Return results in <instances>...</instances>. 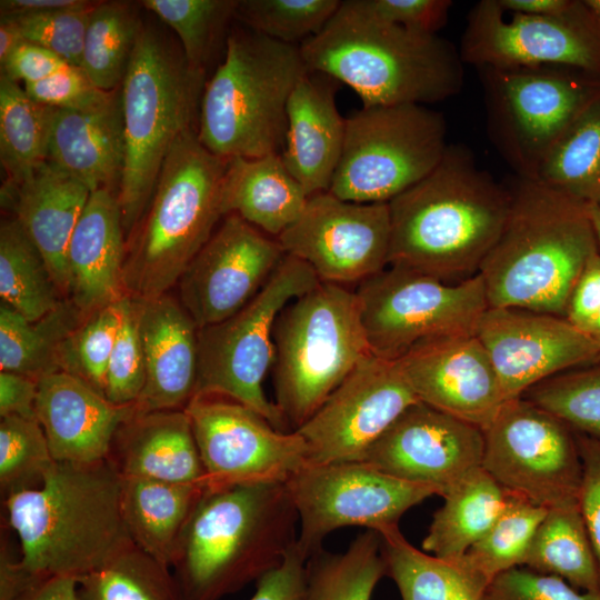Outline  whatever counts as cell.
Instances as JSON below:
<instances>
[{
  "label": "cell",
  "mask_w": 600,
  "mask_h": 600,
  "mask_svg": "<svg viewBox=\"0 0 600 600\" xmlns=\"http://www.w3.org/2000/svg\"><path fill=\"white\" fill-rule=\"evenodd\" d=\"M388 206V266L458 283L480 272L507 220L510 190L468 147L448 144L434 169Z\"/></svg>",
  "instance_id": "obj_1"
},
{
  "label": "cell",
  "mask_w": 600,
  "mask_h": 600,
  "mask_svg": "<svg viewBox=\"0 0 600 600\" xmlns=\"http://www.w3.org/2000/svg\"><path fill=\"white\" fill-rule=\"evenodd\" d=\"M121 476L108 459L54 461L42 482L3 500L18 564L33 582L80 579L132 544L120 507Z\"/></svg>",
  "instance_id": "obj_2"
},
{
  "label": "cell",
  "mask_w": 600,
  "mask_h": 600,
  "mask_svg": "<svg viewBox=\"0 0 600 600\" xmlns=\"http://www.w3.org/2000/svg\"><path fill=\"white\" fill-rule=\"evenodd\" d=\"M509 190L507 220L479 272L488 307L564 317L588 260L599 251L589 206L518 176Z\"/></svg>",
  "instance_id": "obj_3"
},
{
  "label": "cell",
  "mask_w": 600,
  "mask_h": 600,
  "mask_svg": "<svg viewBox=\"0 0 600 600\" xmlns=\"http://www.w3.org/2000/svg\"><path fill=\"white\" fill-rule=\"evenodd\" d=\"M300 50L309 71L347 84L363 107L427 106L458 94L464 83V63L453 43L380 20L359 0L341 1Z\"/></svg>",
  "instance_id": "obj_4"
},
{
  "label": "cell",
  "mask_w": 600,
  "mask_h": 600,
  "mask_svg": "<svg viewBox=\"0 0 600 600\" xmlns=\"http://www.w3.org/2000/svg\"><path fill=\"white\" fill-rule=\"evenodd\" d=\"M297 523L284 482L208 486L171 566L182 600H221L257 582L296 543Z\"/></svg>",
  "instance_id": "obj_5"
},
{
  "label": "cell",
  "mask_w": 600,
  "mask_h": 600,
  "mask_svg": "<svg viewBox=\"0 0 600 600\" xmlns=\"http://www.w3.org/2000/svg\"><path fill=\"white\" fill-rule=\"evenodd\" d=\"M228 162L202 146L197 129L176 141L142 218L127 238V297L148 301L177 286L223 218L221 193Z\"/></svg>",
  "instance_id": "obj_6"
},
{
  "label": "cell",
  "mask_w": 600,
  "mask_h": 600,
  "mask_svg": "<svg viewBox=\"0 0 600 600\" xmlns=\"http://www.w3.org/2000/svg\"><path fill=\"white\" fill-rule=\"evenodd\" d=\"M206 73L156 27L142 24L121 84L126 157L117 198L127 238L151 200L172 146L198 130Z\"/></svg>",
  "instance_id": "obj_7"
},
{
  "label": "cell",
  "mask_w": 600,
  "mask_h": 600,
  "mask_svg": "<svg viewBox=\"0 0 600 600\" xmlns=\"http://www.w3.org/2000/svg\"><path fill=\"white\" fill-rule=\"evenodd\" d=\"M224 49L223 60L204 86L199 141L227 159L281 153L288 100L309 71L300 46L243 27L229 32Z\"/></svg>",
  "instance_id": "obj_8"
},
{
  "label": "cell",
  "mask_w": 600,
  "mask_h": 600,
  "mask_svg": "<svg viewBox=\"0 0 600 600\" xmlns=\"http://www.w3.org/2000/svg\"><path fill=\"white\" fill-rule=\"evenodd\" d=\"M273 341L274 403L293 431L371 354L356 290L324 281L283 308Z\"/></svg>",
  "instance_id": "obj_9"
},
{
  "label": "cell",
  "mask_w": 600,
  "mask_h": 600,
  "mask_svg": "<svg viewBox=\"0 0 600 600\" xmlns=\"http://www.w3.org/2000/svg\"><path fill=\"white\" fill-rule=\"evenodd\" d=\"M319 282L308 263L286 254L242 309L200 328L194 397L230 398L260 413L276 429L286 431L283 416L263 391V380L274 361V323L289 302Z\"/></svg>",
  "instance_id": "obj_10"
},
{
  "label": "cell",
  "mask_w": 600,
  "mask_h": 600,
  "mask_svg": "<svg viewBox=\"0 0 600 600\" xmlns=\"http://www.w3.org/2000/svg\"><path fill=\"white\" fill-rule=\"evenodd\" d=\"M478 72L490 140L518 177L532 180L556 142L600 94V74L566 66Z\"/></svg>",
  "instance_id": "obj_11"
},
{
  "label": "cell",
  "mask_w": 600,
  "mask_h": 600,
  "mask_svg": "<svg viewBox=\"0 0 600 600\" xmlns=\"http://www.w3.org/2000/svg\"><path fill=\"white\" fill-rule=\"evenodd\" d=\"M444 116L422 104L362 107L346 118L329 192L359 203H388L424 178L447 147Z\"/></svg>",
  "instance_id": "obj_12"
},
{
  "label": "cell",
  "mask_w": 600,
  "mask_h": 600,
  "mask_svg": "<svg viewBox=\"0 0 600 600\" xmlns=\"http://www.w3.org/2000/svg\"><path fill=\"white\" fill-rule=\"evenodd\" d=\"M372 354L398 360L417 346L473 334L488 301L480 273L458 283L389 266L356 290Z\"/></svg>",
  "instance_id": "obj_13"
},
{
  "label": "cell",
  "mask_w": 600,
  "mask_h": 600,
  "mask_svg": "<svg viewBox=\"0 0 600 600\" xmlns=\"http://www.w3.org/2000/svg\"><path fill=\"white\" fill-rule=\"evenodd\" d=\"M483 437L482 468L508 493L546 509L578 504L581 458L560 419L520 397L502 406Z\"/></svg>",
  "instance_id": "obj_14"
},
{
  "label": "cell",
  "mask_w": 600,
  "mask_h": 600,
  "mask_svg": "<svg viewBox=\"0 0 600 600\" xmlns=\"http://www.w3.org/2000/svg\"><path fill=\"white\" fill-rule=\"evenodd\" d=\"M284 483L300 524L297 547L307 559L333 530L359 526L376 531L398 524L406 511L438 494L366 461L307 463Z\"/></svg>",
  "instance_id": "obj_15"
},
{
  "label": "cell",
  "mask_w": 600,
  "mask_h": 600,
  "mask_svg": "<svg viewBox=\"0 0 600 600\" xmlns=\"http://www.w3.org/2000/svg\"><path fill=\"white\" fill-rule=\"evenodd\" d=\"M459 52L477 69L554 64L600 74V24L583 1L558 14L529 16L480 0L467 16Z\"/></svg>",
  "instance_id": "obj_16"
},
{
  "label": "cell",
  "mask_w": 600,
  "mask_h": 600,
  "mask_svg": "<svg viewBox=\"0 0 600 600\" xmlns=\"http://www.w3.org/2000/svg\"><path fill=\"white\" fill-rule=\"evenodd\" d=\"M184 411L211 488L286 482L308 463L307 443L296 430L280 431L230 398L193 397Z\"/></svg>",
  "instance_id": "obj_17"
},
{
  "label": "cell",
  "mask_w": 600,
  "mask_h": 600,
  "mask_svg": "<svg viewBox=\"0 0 600 600\" xmlns=\"http://www.w3.org/2000/svg\"><path fill=\"white\" fill-rule=\"evenodd\" d=\"M419 402L398 360L369 354L296 431L309 464L362 461L400 414Z\"/></svg>",
  "instance_id": "obj_18"
},
{
  "label": "cell",
  "mask_w": 600,
  "mask_h": 600,
  "mask_svg": "<svg viewBox=\"0 0 600 600\" xmlns=\"http://www.w3.org/2000/svg\"><path fill=\"white\" fill-rule=\"evenodd\" d=\"M390 237L388 203L352 202L326 191L310 196L277 240L320 281L343 286L360 283L389 264Z\"/></svg>",
  "instance_id": "obj_19"
},
{
  "label": "cell",
  "mask_w": 600,
  "mask_h": 600,
  "mask_svg": "<svg viewBox=\"0 0 600 600\" xmlns=\"http://www.w3.org/2000/svg\"><path fill=\"white\" fill-rule=\"evenodd\" d=\"M284 256L277 238L224 216L180 277L178 299L199 329L218 323L262 289Z\"/></svg>",
  "instance_id": "obj_20"
},
{
  "label": "cell",
  "mask_w": 600,
  "mask_h": 600,
  "mask_svg": "<svg viewBox=\"0 0 600 600\" xmlns=\"http://www.w3.org/2000/svg\"><path fill=\"white\" fill-rule=\"evenodd\" d=\"M507 400L561 372L600 361V347L564 317L488 308L476 331Z\"/></svg>",
  "instance_id": "obj_21"
},
{
  "label": "cell",
  "mask_w": 600,
  "mask_h": 600,
  "mask_svg": "<svg viewBox=\"0 0 600 600\" xmlns=\"http://www.w3.org/2000/svg\"><path fill=\"white\" fill-rule=\"evenodd\" d=\"M483 431L416 402L371 446L362 461L442 496L471 470L482 467Z\"/></svg>",
  "instance_id": "obj_22"
},
{
  "label": "cell",
  "mask_w": 600,
  "mask_h": 600,
  "mask_svg": "<svg viewBox=\"0 0 600 600\" xmlns=\"http://www.w3.org/2000/svg\"><path fill=\"white\" fill-rule=\"evenodd\" d=\"M398 361L420 402L482 431L508 401L476 333L421 343Z\"/></svg>",
  "instance_id": "obj_23"
},
{
  "label": "cell",
  "mask_w": 600,
  "mask_h": 600,
  "mask_svg": "<svg viewBox=\"0 0 600 600\" xmlns=\"http://www.w3.org/2000/svg\"><path fill=\"white\" fill-rule=\"evenodd\" d=\"M136 413L134 404H114L63 371L38 381L36 414L54 461L86 464L107 459L118 429Z\"/></svg>",
  "instance_id": "obj_24"
},
{
  "label": "cell",
  "mask_w": 600,
  "mask_h": 600,
  "mask_svg": "<svg viewBox=\"0 0 600 600\" xmlns=\"http://www.w3.org/2000/svg\"><path fill=\"white\" fill-rule=\"evenodd\" d=\"M136 302L146 364L136 411L184 410L197 384L199 328L169 293Z\"/></svg>",
  "instance_id": "obj_25"
},
{
  "label": "cell",
  "mask_w": 600,
  "mask_h": 600,
  "mask_svg": "<svg viewBox=\"0 0 600 600\" xmlns=\"http://www.w3.org/2000/svg\"><path fill=\"white\" fill-rule=\"evenodd\" d=\"M339 83L327 74L308 71L288 100L281 157L309 197L329 191L340 161L346 119L336 102Z\"/></svg>",
  "instance_id": "obj_26"
},
{
  "label": "cell",
  "mask_w": 600,
  "mask_h": 600,
  "mask_svg": "<svg viewBox=\"0 0 600 600\" xmlns=\"http://www.w3.org/2000/svg\"><path fill=\"white\" fill-rule=\"evenodd\" d=\"M127 237L117 193H90L72 233L68 252V298L84 316L120 301Z\"/></svg>",
  "instance_id": "obj_27"
},
{
  "label": "cell",
  "mask_w": 600,
  "mask_h": 600,
  "mask_svg": "<svg viewBox=\"0 0 600 600\" xmlns=\"http://www.w3.org/2000/svg\"><path fill=\"white\" fill-rule=\"evenodd\" d=\"M90 190L49 162L19 183L4 182L2 206L41 253L62 299L68 298V247Z\"/></svg>",
  "instance_id": "obj_28"
},
{
  "label": "cell",
  "mask_w": 600,
  "mask_h": 600,
  "mask_svg": "<svg viewBox=\"0 0 600 600\" xmlns=\"http://www.w3.org/2000/svg\"><path fill=\"white\" fill-rule=\"evenodd\" d=\"M126 157L121 87L84 109H56L47 162L90 192L118 193Z\"/></svg>",
  "instance_id": "obj_29"
},
{
  "label": "cell",
  "mask_w": 600,
  "mask_h": 600,
  "mask_svg": "<svg viewBox=\"0 0 600 600\" xmlns=\"http://www.w3.org/2000/svg\"><path fill=\"white\" fill-rule=\"evenodd\" d=\"M107 459L122 478L207 482L184 410L136 413L118 429Z\"/></svg>",
  "instance_id": "obj_30"
},
{
  "label": "cell",
  "mask_w": 600,
  "mask_h": 600,
  "mask_svg": "<svg viewBox=\"0 0 600 600\" xmlns=\"http://www.w3.org/2000/svg\"><path fill=\"white\" fill-rule=\"evenodd\" d=\"M308 199L281 153L229 159L222 181L223 217L237 214L278 238L301 216Z\"/></svg>",
  "instance_id": "obj_31"
},
{
  "label": "cell",
  "mask_w": 600,
  "mask_h": 600,
  "mask_svg": "<svg viewBox=\"0 0 600 600\" xmlns=\"http://www.w3.org/2000/svg\"><path fill=\"white\" fill-rule=\"evenodd\" d=\"M207 489V482L121 477L120 507L132 542L170 568L188 520Z\"/></svg>",
  "instance_id": "obj_32"
},
{
  "label": "cell",
  "mask_w": 600,
  "mask_h": 600,
  "mask_svg": "<svg viewBox=\"0 0 600 600\" xmlns=\"http://www.w3.org/2000/svg\"><path fill=\"white\" fill-rule=\"evenodd\" d=\"M386 574L402 600H486L489 580L463 557L442 559L414 548L398 524L376 530Z\"/></svg>",
  "instance_id": "obj_33"
},
{
  "label": "cell",
  "mask_w": 600,
  "mask_h": 600,
  "mask_svg": "<svg viewBox=\"0 0 600 600\" xmlns=\"http://www.w3.org/2000/svg\"><path fill=\"white\" fill-rule=\"evenodd\" d=\"M433 513L422 550L442 559H459L492 527L508 492L478 467L451 486Z\"/></svg>",
  "instance_id": "obj_34"
},
{
  "label": "cell",
  "mask_w": 600,
  "mask_h": 600,
  "mask_svg": "<svg viewBox=\"0 0 600 600\" xmlns=\"http://www.w3.org/2000/svg\"><path fill=\"white\" fill-rule=\"evenodd\" d=\"M86 317L63 299L51 312L30 321L8 306H0V369L39 381L59 371L61 343Z\"/></svg>",
  "instance_id": "obj_35"
},
{
  "label": "cell",
  "mask_w": 600,
  "mask_h": 600,
  "mask_svg": "<svg viewBox=\"0 0 600 600\" xmlns=\"http://www.w3.org/2000/svg\"><path fill=\"white\" fill-rule=\"evenodd\" d=\"M522 567L556 576L581 591L600 592L598 566L579 504L548 509Z\"/></svg>",
  "instance_id": "obj_36"
},
{
  "label": "cell",
  "mask_w": 600,
  "mask_h": 600,
  "mask_svg": "<svg viewBox=\"0 0 600 600\" xmlns=\"http://www.w3.org/2000/svg\"><path fill=\"white\" fill-rule=\"evenodd\" d=\"M56 108L31 99L21 83L0 76V161L8 183L47 162Z\"/></svg>",
  "instance_id": "obj_37"
},
{
  "label": "cell",
  "mask_w": 600,
  "mask_h": 600,
  "mask_svg": "<svg viewBox=\"0 0 600 600\" xmlns=\"http://www.w3.org/2000/svg\"><path fill=\"white\" fill-rule=\"evenodd\" d=\"M534 180L600 207V94L556 142Z\"/></svg>",
  "instance_id": "obj_38"
},
{
  "label": "cell",
  "mask_w": 600,
  "mask_h": 600,
  "mask_svg": "<svg viewBox=\"0 0 600 600\" xmlns=\"http://www.w3.org/2000/svg\"><path fill=\"white\" fill-rule=\"evenodd\" d=\"M0 298L30 321L63 300L41 253L14 217L2 218L0 223Z\"/></svg>",
  "instance_id": "obj_39"
},
{
  "label": "cell",
  "mask_w": 600,
  "mask_h": 600,
  "mask_svg": "<svg viewBox=\"0 0 600 600\" xmlns=\"http://www.w3.org/2000/svg\"><path fill=\"white\" fill-rule=\"evenodd\" d=\"M386 576L380 537L367 529L342 553L320 549L306 563L308 600H371Z\"/></svg>",
  "instance_id": "obj_40"
},
{
  "label": "cell",
  "mask_w": 600,
  "mask_h": 600,
  "mask_svg": "<svg viewBox=\"0 0 600 600\" xmlns=\"http://www.w3.org/2000/svg\"><path fill=\"white\" fill-rule=\"evenodd\" d=\"M137 8L127 1H99L87 27L80 68L102 91L121 87L141 27Z\"/></svg>",
  "instance_id": "obj_41"
},
{
  "label": "cell",
  "mask_w": 600,
  "mask_h": 600,
  "mask_svg": "<svg viewBox=\"0 0 600 600\" xmlns=\"http://www.w3.org/2000/svg\"><path fill=\"white\" fill-rule=\"evenodd\" d=\"M80 600H182L169 567L134 543L78 579Z\"/></svg>",
  "instance_id": "obj_42"
},
{
  "label": "cell",
  "mask_w": 600,
  "mask_h": 600,
  "mask_svg": "<svg viewBox=\"0 0 600 600\" xmlns=\"http://www.w3.org/2000/svg\"><path fill=\"white\" fill-rule=\"evenodd\" d=\"M141 3L177 33L188 62L206 71L224 40L229 22L234 19L238 0H143Z\"/></svg>",
  "instance_id": "obj_43"
},
{
  "label": "cell",
  "mask_w": 600,
  "mask_h": 600,
  "mask_svg": "<svg viewBox=\"0 0 600 600\" xmlns=\"http://www.w3.org/2000/svg\"><path fill=\"white\" fill-rule=\"evenodd\" d=\"M548 509L512 493L490 530L464 558L489 582L499 574L521 567L531 540Z\"/></svg>",
  "instance_id": "obj_44"
},
{
  "label": "cell",
  "mask_w": 600,
  "mask_h": 600,
  "mask_svg": "<svg viewBox=\"0 0 600 600\" xmlns=\"http://www.w3.org/2000/svg\"><path fill=\"white\" fill-rule=\"evenodd\" d=\"M522 397L574 432L600 439V361L550 377Z\"/></svg>",
  "instance_id": "obj_45"
},
{
  "label": "cell",
  "mask_w": 600,
  "mask_h": 600,
  "mask_svg": "<svg viewBox=\"0 0 600 600\" xmlns=\"http://www.w3.org/2000/svg\"><path fill=\"white\" fill-rule=\"evenodd\" d=\"M127 298L87 316L67 337L58 352L59 371L78 377L104 394L107 368Z\"/></svg>",
  "instance_id": "obj_46"
},
{
  "label": "cell",
  "mask_w": 600,
  "mask_h": 600,
  "mask_svg": "<svg viewBox=\"0 0 600 600\" xmlns=\"http://www.w3.org/2000/svg\"><path fill=\"white\" fill-rule=\"evenodd\" d=\"M340 3L338 0H238L234 19L261 36L300 46L323 29Z\"/></svg>",
  "instance_id": "obj_47"
},
{
  "label": "cell",
  "mask_w": 600,
  "mask_h": 600,
  "mask_svg": "<svg viewBox=\"0 0 600 600\" xmlns=\"http://www.w3.org/2000/svg\"><path fill=\"white\" fill-rule=\"evenodd\" d=\"M44 431L38 419L18 416L0 421V489L2 498L38 487L52 467Z\"/></svg>",
  "instance_id": "obj_48"
},
{
  "label": "cell",
  "mask_w": 600,
  "mask_h": 600,
  "mask_svg": "<svg viewBox=\"0 0 600 600\" xmlns=\"http://www.w3.org/2000/svg\"><path fill=\"white\" fill-rule=\"evenodd\" d=\"M98 2L84 0L72 8L11 18L18 23L24 41L43 47L69 64L80 67L87 27Z\"/></svg>",
  "instance_id": "obj_49"
},
{
  "label": "cell",
  "mask_w": 600,
  "mask_h": 600,
  "mask_svg": "<svg viewBox=\"0 0 600 600\" xmlns=\"http://www.w3.org/2000/svg\"><path fill=\"white\" fill-rule=\"evenodd\" d=\"M146 381V364L136 300L127 298L122 321L109 359L104 396L118 406L134 404Z\"/></svg>",
  "instance_id": "obj_50"
},
{
  "label": "cell",
  "mask_w": 600,
  "mask_h": 600,
  "mask_svg": "<svg viewBox=\"0 0 600 600\" xmlns=\"http://www.w3.org/2000/svg\"><path fill=\"white\" fill-rule=\"evenodd\" d=\"M486 600H600V592L581 591L556 576L521 566L496 577Z\"/></svg>",
  "instance_id": "obj_51"
},
{
  "label": "cell",
  "mask_w": 600,
  "mask_h": 600,
  "mask_svg": "<svg viewBox=\"0 0 600 600\" xmlns=\"http://www.w3.org/2000/svg\"><path fill=\"white\" fill-rule=\"evenodd\" d=\"M22 86L31 99L56 109L90 108L106 100L111 92L97 88L86 72L76 66Z\"/></svg>",
  "instance_id": "obj_52"
},
{
  "label": "cell",
  "mask_w": 600,
  "mask_h": 600,
  "mask_svg": "<svg viewBox=\"0 0 600 600\" xmlns=\"http://www.w3.org/2000/svg\"><path fill=\"white\" fill-rule=\"evenodd\" d=\"M376 18L406 29L438 34L448 21L450 0H359Z\"/></svg>",
  "instance_id": "obj_53"
},
{
  "label": "cell",
  "mask_w": 600,
  "mask_h": 600,
  "mask_svg": "<svg viewBox=\"0 0 600 600\" xmlns=\"http://www.w3.org/2000/svg\"><path fill=\"white\" fill-rule=\"evenodd\" d=\"M574 434L582 463L578 504L600 578V439L577 432Z\"/></svg>",
  "instance_id": "obj_54"
},
{
  "label": "cell",
  "mask_w": 600,
  "mask_h": 600,
  "mask_svg": "<svg viewBox=\"0 0 600 600\" xmlns=\"http://www.w3.org/2000/svg\"><path fill=\"white\" fill-rule=\"evenodd\" d=\"M564 318L600 347V250L588 260L570 296Z\"/></svg>",
  "instance_id": "obj_55"
},
{
  "label": "cell",
  "mask_w": 600,
  "mask_h": 600,
  "mask_svg": "<svg viewBox=\"0 0 600 600\" xmlns=\"http://www.w3.org/2000/svg\"><path fill=\"white\" fill-rule=\"evenodd\" d=\"M307 560L296 541L283 561L256 582V591L249 600H308Z\"/></svg>",
  "instance_id": "obj_56"
},
{
  "label": "cell",
  "mask_w": 600,
  "mask_h": 600,
  "mask_svg": "<svg viewBox=\"0 0 600 600\" xmlns=\"http://www.w3.org/2000/svg\"><path fill=\"white\" fill-rule=\"evenodd\" d=\"M69 66L50 50L24 41L1 64V74L26 84L48 78Z\"/></svg>",
  "instance_id": "obj_57"
},
{
  "label": "cell",
  "mask_w": 600,
  "mask_h": 600,
  "mask_svg": "<svg viewBox=\"0 0 600 600\" xmlns=\"http://www.w3.org/2000/svg\"><path fill=\"white\" fill-rule=\"evenodd\" d=\"M38 381L10 371L0 372V417L37 419Z\"/></svg>",
  "instance_id": "obj_58"
},
{
  "label": "cell",
  "mask_w": 600,
  "mask_h": 600,
  "mask_svg": "<svg viewBox=\"0 0 600 600\" xmlns=\"http://www.w3.org/2000/svg\"><path fill=\"white\" fill-rule=\"evenodd\" d=\"M19 600H80L78 580L54 577L37 582Z\"/></svg>",
  "instance_id": "obj_59"
},
{
  "label": "cell",
  "mask_w": 600,
  "mask_h": 600,
  "mask_svg": "<svg viewBox=\"0 0 600 600\" xmlns=\"http://www.w3.org/2000/svg\"><path fill=\"white\" fill-rule=\"evenodd\" d=\"M84 0H1L0 16L21 17L77 7Z\"/></svg>",
  "instance_id": "obj_60"
},
{
  "label": "cell",
  "mask_w": 600,
  "mask_h": 600,
  "mask_svg": "<svg viewBox=\"0 0 600 600\" xmlns=\"http://www.w3.org/2000/svg\"><path fill=\"white\" fill-rule=\"evenodd\" d=\"M573 0H498L500 7L509 13L529 16L558 14L567 10Z\"/></svg>",
  "instance_id": "obj_61"
},
{
  "label": "cell",
  "mask_w": 600,
  "mask_h": 600,
  "mask_svg": "<svg viewBox=\"0 0 600 600\" xmlns=\"http://www.w3.org/2000/svg\"><path fill=\"white\" fill-rule=\"evenodd\" d=\"M22 42L24 40L16 20L0 16V66Z\"/></svg>",
  "instance_id": "obj_62"
},
{
  "label": "cell",
  "mask_w": 600,
  "mask_h": 600,
  "mask_svg": "<svg viewBox=\"0 0 600 600\" xmlns=\"http://www.w3.org/2000/svg\"><path fill=\"white\" fill-rule=\"evenodd\" d=\"M589 213H590V218L593 224L597 241L600 248V207L589 206Z\"/></svg>",
  "instance_id": "obj_63"
},
{
  "label": "cell",
  "mask_w": 600,
  "mask_h": 600,
  "mask_svg": "<svg viewBox=\"0 0 600 600\" xmlns=\"http://www.w3.org/2000/svg\"><path fill=\"white\" fill-rule=\"evenodd\" d=\"M583 2L600 24V0H583Z\"/></svg>",
  "instance_id": "obj_64"
}]
</instances>
